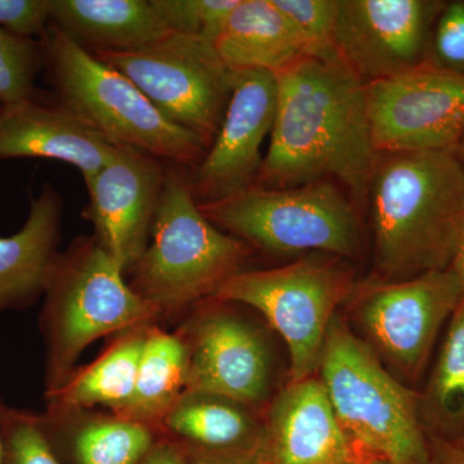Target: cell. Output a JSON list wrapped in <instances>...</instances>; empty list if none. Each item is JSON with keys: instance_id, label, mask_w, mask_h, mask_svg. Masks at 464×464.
Returning a JSON list of instances; mask_svg holds the SVG:
<instances>
[{"instance_id": "9c48e42d", "label": "cell", "mask_w": 464, "mask_h": 464, "mask_svg": "<svg viewBox=\"0 0 464 464\" xmlns=\"http://www.w3.org/2000/svg\"><path fill=\"white\" fill-rule=\"evenodd\" d=\"M460 302L459 283L448 268L399 282L371 277L356 284L344 304L353 332L391 373L413 389L429 365L442 325Z\"/></svg>"}, {"instance_id": "e0dca14e", "label": "cell", "mask_w": 464, "mask_h": 464, "mask_svg": "<svg viewBox=\"0 0 464 464\" xmlns=\"http://www.w3.org/2000/svg\"><path fill=\"white\" fill-rule=\"evenodd\" d=\"M115 146L60 102L36 99L0 106V160L48 159L75 167L84 183L105 166Z\"/></svg>"}, {"instance_id": "cb8c5ba5", "label": "cell", "mask_w": 464, "mask_h": 464, "mask_svg": "<svg viewBox=\"0 0 464 464\" xmlns=\"http://www.w3.org/2000/svg\"><path fill=\"white\" fill-rule=\"evenodd\" d=\"M420 411L431 438H464V304L450 317L429 381L420 392Z\"/></svg>"}, {"instance_id": "ac0fdd59", "label": "cell", "mask_w": 464, "mask_h": 464, "mask_svg": "<svg viewBox=\"0 0 464 464\" xmlns=\"http://www.w3.org/2000/svg\"><path fill=\"white\" fill-rule=\"evenodd\" d=\"M207 453L213 462L257 464L264 411L215 393L185 391L157 431Z\"/></svg>"}, {"instance_id": "7a4b0ae2", "label": "cell", "mask_w": 464, "mask_h": 464, "mask_svg": "<svg viewBox=\"0 0 464 464\" xmlns=\"http://www.w3.org/2000/svg\"><path fill=\"white\" fill-rule=\"evenodd\" d=\"M374 262L382 280L448 270L464 230L457 150L378 154L371 183Z\"/></svg>"}, {"instance_id": "f35d334b", "label": "cell", "mask_w": 464, "mask_h": 464, "mask_svg": "<svg viewBox=\"0 0 464 464\" xmlns=\"http://www.w3.org/2000/svg\"><path fill=\"white\" fill-rule=\"evenodd\" d=\"M463 440H464V438H463Z\"/></svg>"}, {"instance_id": "484cf974", "label": "cell", "mask_w": 464, "mask_h": 464, "mask_svg": "<svg viewBox=\"0 0 464 464\" xmlns=\"http://www.w3.org/2000/svg\"><path fill=\"white\" fill-rule=\"evenodd\" d=\"M43 63L42 43L0 27V106L33 99L34 81Z\"/></svg>"}, {"instance_id": "f546056e", "label": "cell", "mask_w": 464, "mask_h": 464, "mask_svg": "<svg viewBox=\"0 0 464 464\" xmlns=\"http://www.w3.org/2000/svg\"><path fill=\"white\" fill-rule=\"evenodd\" d=\"M306 38L311 51L333 50L340 0H273Z\"/></svg>"}, {"instance_id": "603a6c76", "label": "cell", "mask_w": 464, "mask_h": 464, "mask_svg": "<svg viewBox=\"0 0 464 464\" xmlns=\"http://www.w3.org/2000/svg\"><path fill=\"white\" fill-rule=\"evenodd\" d=\"M188 348L179 333L149 326L132 399L119 417L157 431L164 415L186 391Z\"/></svg>"}, {"instance_id": "4dcf8cb0", "label": "cell", "mask_w": 464, "mask_h": 464, "mask_svg": "<svg viewBox=\"0 0 464 464\" xmlns=\"http://www.w3.org/2000/svg\"><path fill=\"white\" fill-rule=\"evenodd\" d=\"M51 23V0H0V27L21 38H44Z\"/></svg>"}, {"instance_id": "4fadbf2b", "label": "cell", "mask_w": 464, "mask_h": 464, "mask_svg": "<svg viewBox=\"0 0 464 464\" xmlns=\"http://www.w3.org/2000/svg\"><path fill=\"white\" fill-rule=\"evenodd\" d=\"M439 0H340L333 44L366 84L426 61Z\"/></svg>"}, {"instance_id": "8d00e7d4", "label": "cell", "mask_w": 464, "mask_h": 464, "mask_svg": "<svg viewBox=\"0 0 464 464\" xmlns=\"http://www.w3.org/2000/svg\"><path fill=\"white\" fill-rule=\"evenodd\" d=\"M192 464H239V463H227V462H213V460H195Z\"/></svg>"}, {"instance_id": "277c9868", "label": "cell", "mask_w": 464, "mask_h": 464, "mask_svg": "<svg viewBox=\"0 0 464 464\" xmlns=\"http://www.w3.org/2000/svg\"><path fill=\"white\" fill-rule=\"evenodd\" d=\"M185 170L168 167L148 246L128 271L134 292L161 316L212 298L255 252L203 215Z\"/></svg>"}, {"instance_id": "e575fe53", "label": "cell", "mask_w": 464, "mask_h": 464, "mask_svg": "<svg viewBox=\"0 0 464 464\" xmlns=\"http://www.w3.org/2000/svg\"><path fill=\"white\" fill-rule=\"evenodd\" d=\"M5 404L0 396V464L5 463V430H3V411Z\"/></svg>"}, {"instance_id": "83f0119b", "label": "cell", "mask_w": 464, "mask_h": 464, "mask_svg": "<svg viewBox=\"0 0 464 464\" xmlns=\"http://www.w3.org/2000/svg\"><path fill=\"white\" fill-rule=\"evenodd\" d=\"M3 430V464H60L52 449L51 439L43 426L41 415L5 405Z\"/></svg>"}, {"instance_id": "5b68a950", "label": "cell", "mask_w": 464, "mask_h": 464, "mask_svg": "<svg viewBox=\"0 0 464 464\" xmlns=\"http://www.w3.org/2000/svg\"><path fill=\"white\" fill-rule=\"evenodd\" d=\"M317 377L360 450L391 464H429L420 391L391 373L340 313L326 333Z\"/></svg>"}, {"instance_id": "ffe728a7", "label": "cell", "mask_w": 464, "mask_h": 464, "mask_svg": "<svg viewBox=\"0 0 464 464\" xmlns=\"http://www.w3.org/2000/svg\"><path fill=\"white\" fill-rule=\"evenodd\" d=\"M51 25L90 52L142 50L174 33L151 0H51Z\"/></svg>"}, {"instance_id": "4316f807", "label": "cell", "mask_w": 464, "mask_h": 464, "mask_svg": "<svg viewBox=\"0 0 464 464\" xmlns=\"http://www.w3.org/2000/svg\"><path fill=\"white\" fill-rule=\"evenodd\" d=\"M151 3L172 32L213 44L239 0H151Z\"/></svg>"}, {"instance_id": "d4e9b609", "label": "cell", "mask_w": 464, "mask_h": 464, "mask_svg": "<svg viewBox=\"0 0 464 464\" xmlns=\"http://www.w3.org/2000/svg\"><path fill=\"white\" fill-rule=\"evenodd\" d=\"M44 418L75 423L74 451L79 464H139L157 442V432L151 427L112 413L81 411Z\"/></svg>"}, {"instance_id": "ba28073f", "label": "cell", "mask_w": 464, "mask_h": 464, "mask_svg": "<svg viewBox=\"0 0 464 464\" xmlns=\"http://www.w3.org/2000/svg\"><path fill=\"white\" fill-rule=\"evenodd\" d=\"M356 284L348 259L308 253L280 267L241 271L212 298L261 313L288 348L289 381H298L317 374L329 325Z\"/></svg>"}, {"instance_id": "8992f818", "label": "cell", "mask_w": 464, "mask_h": 464, "mask_svg": "<svg viewBox=\"0 0 464 464\" xmlns=\"http://www.w3.org/2000/svg\"><path fill=\"white\" fill-rule=\"evenodd\" d=\"M42 39L57 102L115 148L130 149L181 168H195L208 146L174 124L114 67L50 25Z\"/></svg>"}, {"instance_id": "836d02e7", "label": "cell", "mask_w": 464, "mask_h": 464, "mask_svg": "<svg viewBox=\"0 0 464 464\" xmlns=\"http://www.w3.org/2000/svg\"><path fill=\"white\" fill-rule=\"evenodd\" d=\"M449 270L456 275L458 283H459L460 290H462V302H460L462 304H464V230L459 244H458L456 256H454L451 265L449 266Z\"/></svg>"}, {"instance_id": "2e32d148", "label": "cell", "mask_w": 464, "mask_h": 464, "mask_svg": "<svg viewBox=\"0 0 464 464\" xmlns=\"http://www.w3.org/2000/svg\"><path fill=\"white\" fill-rule=\"evenodd\" d=\"M372 458L342 429L317 374L289 381L265 409L257 464H350Z\"/></svg>"}, {"instance_id": "d6a6232c", "label": "cell", "mask_w": 464, "mask_h": 464, "mask_svg": "<svg viewBox=\"0 0 464 464\" xmlns=\"http://www.w3.org/2000/svg\"><path fill=\"white\" fill-rule=\"evenodd\" d=\"M186 458L185 448L174 441H166L164 444L155 442L151 450L146 454L139 464H192Z\"/></svg>"}, {"instance_id": "52a82bcc", "label": "cell", "mask_w": 464, "mask_h": 464, "mask_svg": "<svg viewBox=\"0 0 464 464\" xmlns=\"http://www.w3.org/2000/svg\"><path fill=\"white\" fill-rule=\"evenodd\" d=\"M199 207L219 230L271 255L326 253L351 261L362 253L355 208L329 179L280 188L253 183Z\"/></svg>"}, {"instance_id": "8fae6325", "label": "cell", "mask_w": 464, "mask_h": 464, "mask_svg": "<svg viewBox=\"0 0 464 464\" xmlns=\"http://www.w3.org/2000/svg\"><path fill=\"white\" fill-rule=\"evenodd\" d=\"M369 121L381 152L457 150L464 141V74L420 65L366 84Z\"/></svg>"}, {"instance_id": "7402d4cb", "label": "cell", "mask_w": 464, "mask_h": 464, "mask_svg": "<svg viewBox=\"0 0 464 464\" xmlns=\"http://www.w3.org/2000/svg\"><path fill=\"white\" fill-rule=\"evenodd\" d=\"M150 325L121 333L102 355L75 369L60 389L45 392L44 417L57 418L105 406L121 414L130 404Z\"/></svg>"}, {"instance_id": "74e56055", "label": "cell", "mask_w": 464, "mask_h": 464, "mask_svg": "<svg viewBox=\"0 0 464 464\" xmlns=\"http://www.w3.org/2000/svg\"><path fill=\"white\" fill-rule=\"evenodd\" d=\"M457 152L458 155H459V158L462 159L464 164V141L458 146Z\"/></svg>"}, {"instance_id": "5bb4252c", "label": "cell", "mask_w": 464, "mask_h": 464, "mask_svg": "<svg viewBox=\"0 0 464 464\" xmlns=\"http://www.w3.org/2000/svg\"><path fill=\"white\" fill-rule=\"evenodd\" d=\"M169 164L130 149L115 148L87 183L90 201L82 217L123 267L132 268L148 246Z\"/></svg>"}, {"instance_id": "d6986e66", "label": "cell", "mask_w": 464, "mask_h": 464, "mask_svg": "<svg viewBox=\"0 0 464 464\" xmlns=\"http://www.w3.org/2000/svg\"><path fill=\"white\" fill-rule=\"evenodd\" d=\"M63 209L60 192L45 183L38 197L32 198L23 227L0 237V313L30 306L43 295L61 237Z\"/></svg>"}, {"instance_id": "1f68e13d", "label": "cell", "mask_w": 464, "mask_h": 464, "mask_svg": "<svg viewBox=\"0 0 464 464\" xmlns=\"http://www.w3.org/2000/svg\"><path fill=\"white\" fill-rule=\"evenodd\" d=\"M429 464H464V440L431 438Z\"/></svg>"}, {"instance_id": "6da1fadb", "label": "cell", "mask_w": 464, "mask_h": 464, "mask_svg": "<svg viewBox=\"0 0 464 464\" xmlns=\"http://www.w3.org/2000/svg\"><path fill=\"white\" fill-rule=\"evenodd\" d=\"M275 75L276 114L259 181L280 188L335 179L364 200L378 158L365 82L334 48Z\"/></svg>"}, {"instance_id": "44dd1931", "label": "cell", "mask_w": 464, "mask_h": 464, "mask_svg": "<svg viewBox=\"0 0 464 464\" xmlns=\"http://www.w3.org/2000/svg\"><path fill=\"white\" fill-rule=\"evenodd\" d=\"M213 48L232 72L265 70L274 74L313 52L273 0H239Z\"/></svg>"}, {"instance_id": "9a60e30c", "label": "cell", "mask_w": 464, "mask_h": 464, "mask_svg": "<svg viewBox=\"0 0 464 464\" xmlns=\"http://www.w3.org/2000/svg\"><path fill=\"white\" fill-rule=\"evenodd\" d=\"M276 105L274 72H235L221 127L190 176L198 203L222 199L253 185L264 160L262 145L273 130Z\"/></svg>"}, {"instance_id": "3957f363", "label": "cell", "mask_w": 464, "mask_h": 464, "mask_svg": "<svg viewBox=\"0 0 464 464\" xmlns=\"http://www.w3.org/2000/svg\"><path fill=\"white\" fill-rule=\"evenodd\" d=\"M124 274L94 235L78 237L54 255L41 313L45 392L66 383L94 341L152 325L161 316L125 282Z\"/></svg>"}, {"instance_id": "7c38bea8", "label": "cell", "mask_w": 464, "mask_h": 464, "mask_svg": "<svg viewBox=\"0 0 464 464\" xmlns=\"http://www.w3.org/2000/svg\"><path fill=\"white\" fill-rule=\"evenodd\" d=\"M183 325L186 391L215 393L265 411L273 399V356L264 333L227 302L208 298Z\"/></svg>"}, {"instance_id": "d590c367", "label": "cell", "mask_w": 464, "mask_h": 464, "mask_svg": "<svg viewBox=\"0 0 464 464\" xmlns=\"http://www.w3.org/2000/svg\"><path fill=\"white\" fill-rule=\"evenodd\" d=\"M350 464H391L387 460L378 459V458H372V459L360 460V462L350 463Z\"/></svg>"}, {"instance_id": "30bf717a", "label": "cell", "mask_w": 464, "mask_h": 464, "mask_svg": "<svg viewBox=\"0 0 464 464\" xmlns=\"http://www.w3.org/2000/svg\"><path fill=\"white\" fill-rule=\"evenodd\" d=\"M91 53L127 76L161 114L209 148L221 127L235 76L213 44L173 33L142 50Z\"/></svg>"}, {"instance_id": "f1b7e54d", "label": "cell", "mask_w": 464, "mask_h": 464, "mask_svg": "<svg viewBox=\"0 0 464 464\" xmlns=\"http://www.w3.org/2000/svg\"><path fill=\"white\" fill-rule=\"evenodd\" d=\"M424 63L464 74V0L442 5L433 24Z\"/></svg>"}]
</instances>
